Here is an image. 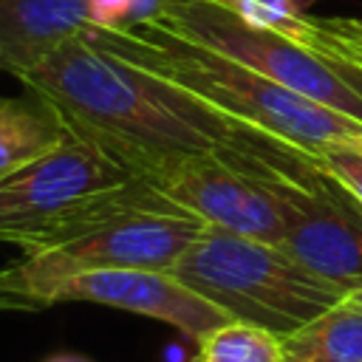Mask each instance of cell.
<instances>
[{
	"label": "cell",
	"mask_w": 362,
	"mask_h": 362,
	"mask_svg": "<svg viewBox=\"0 0 362 362\" xmlns=\"http://www.w3.org/2000/svg\"><path fill=\"white\" fill-rule=\"evenodd\" d=\"M17 79L51 102L74 133L147 184L195 156H221L246 173L294 170L314 158L85 37L68 40Z\"/></svg>",
	"instance_id": "cell-1"
},
{
	"label": "cell",
	"mask_w": 362,
	"mask_h": 362,
	"mask_svg": "<svg viewBox=\"0 0 362 362\" xmlns=\"http://www.w3.org/2000/svg\"><path fill=\"white\" fill-rule=\"evenodd\" d=\"M204 221L178 209L153 184L133 178L76 212L48 243L0 269V308H42L62 280L96 269L173 272Z\"/></svg>",
	"instance_id": "cell-2"
},
{
	"label": "cell",
	"mask_w": 362,
	"mask_h": 362,
	"mask_svg": "<svg viewBox=\"0 0 362 362\" xmlns=\"http://www.w3.org/2000/svg\"><path fill=\"white\" fill-rule=\"evenodd\" d=\"M79 37L314 156L339 141H362V122L300 96L243 62L192 42L150 17L116 28L88 25Z\"/></svg>",
	"instance_id": "cell-3"
},
{
	"label": "cell",
	"mask_w": 362,
	"mask_h": 362,
	"mask_svg": "<svg viewBox=\"0 0 362 362\" xmlns=\"http://www.w3.org/2000/svg\"><path fill=\"white\" fill-rule=\"evenodd\" d=\"M192 291L243 320L280 337L297 331L317 314L348 297L322 280L283 246L206 226L173 266Z\"/></svg>",
	"instance_id": "cell-4"
},
{
	"label": "cell",
	"mask_w": 362,
	"mask_h": 362,
	"mask_svg": "<svg viewBox=\"0 0 362 362\" xmlns=\"http://www.w3.org/2000/svg\"><path fill=\"white\" fill-rule=\"evenodd\" d=\"M150 20L362 122V59L345 45L339 31L337 48L314 45L274 28L252 25L221 0H158Z\"/></svg>",
	"instance_id": "cell-5"
},
{
	"label": "cell",
	"mask_w": 362,
	"mask_h": 362,
	"mask_svg": "<svg viewBox=\"0 0 362 362\" xmlns=\"http://www.w3.org/2000/svg\"><path fill=\"white\" fill-rule=\"evenodd\" d=\"M127 181L133 175L124 167L68 127L57 147L0 178V243L37 249L88 204Z\"/></svg>",
	"instance_id": "cell-6"
},
{
	"label": "cell",
	"mask_w": 362,
	"mask_h": 362,
	"mask_svg": "<svg viewBox=\"0 0 362 362\" xmlns=\"http://www.w3.org/2000/svg\"><path fill=\"white\" fill-rule=\"evenodd\" d=\"M277 198L280 246L322 280L362 286V201L311 158L291 173H260Z\"/></svg>",
	"instance_id": "cell-7"
},
{
	"label": "cell",
	"mask_w": 362,
	"mask_h": 362,
	"mask_svg": "<svg viewBox=\"0 0 362 362\" xmlns=\"http://www.w3.org/2000/svg\"><path fill=\"white\" fill-rule=\"evenodd\" d=\"M153 187L206 226L280 246L283 221L263 175L246 173L221 156H195L164 173Z\"/></svg>",
	"instance_id": "cell-8"
},
{
	"label": "cell",
	"mask_w": 362,
	"mask_h": 362,
	"mask_svg": "<svg viewBox=\"0 0 362 362\" xmlns=\"http://www.w3.org/2000/svg\"><path fill=\"white\" fill-rule=\"evenodd\" d=\"M57 303H96L122 308L130 314L153 317L161 322H170L189 339L206 337L212 328H221L232 317L212 305L206 297L192 291L181 277L161 269H96L82 272L59 286H54L45 300V305Z\"/></svg>",
	"instance_id": "cell-9"
},
{
	"label": "cell",
	"mask_w": 362,
	"mask_h": 362,
	"mask_svg": "<svg viewBox=\"0 0 362 362\" xmlns=\"http://www.w3.org/2000/svg\"><path fill=\"white\" fill-rule=\"evenodd\" d=\"M88 25L90 0H0V71L23 76Z\"/></svg>",
	"instance_id": "cell-10"
},
{
	"label": "cell",
	"mask_w": 362,
	"mask_h": 362,
	"mask_svg": "<svg viewBox=\"0 0 362 362\" xmlns=\"http://www.w3.org/2000/svg\"><path fill=\"white\" fill-rule=\"evenodd\" d=\"M65 133V119L42 96L0 99V178L57 147Z\"/></svg>",
	"instance_id": "cell-11"
},
{
	"label": "cell",
	"mask_w": 362,
	"mask_h": 362,
	"mask_svg": "<svg viewBox=\"0 0 362 362\" xmlns=\"http://www.w3.org/2000/svg\"><path fill=\"white\" fill-rule=\"evenodd\" d=\"M283 362H362V308L342 300L286 334Z\"/></svg>",
	"instance_id": "cell-12"
},
{
	"label": "cell",
	"mask_w": 362,
	"mask_h": 362,
	"mask_svg": "<svg viewBox=\"0 0 362 362\" xmlns=\"http://www.w3.org/2000/svg\"><path fill=\"white\" fill-rule=\"evenodd\" d=\"M195 362H283V337L243 320H229L198 339Z\"/></svg>",
	"instance_id": "cell-13"
},
{
	"label": "cell",
	"mask_w": 362,
	"mask_h": 362,
	"mask_svg": "<svg viewBox=\"0 0 362 362\" xmlns=\"http://www.w3.org/2000/svg\"><path fill=\"white\" fill-rule=\"evenodd\" d=\"M317 161L362 201V141H339L322 147L317 153Z\"/></svg>",
	"instance_id": "cell-14"
},
{
	"label": "cell",
	"mask_w": 362,
	"mask_h": 362,
	"mask_svg": "<svg viewBox=\"0 0 362 362\" xmlns=\"http://www.w3.org/2000/svg\"><path fill=\"white\" fill-rule=\"evenodd\" d=\"M331 20H334V25H337V31L342 34V40H345V45H348V48H351V51H354V54H356V57L362 59V42H359L356 37H351V34H348V31H345V28L339 25V20H337V17H331Z\"/></svg>",
	"instance_id": "cell-15"
},
{
	"label": "cell",
	"mask_w": 362,
	"mask_h": 362,
	"mask_svg": "<svg viewBox=\"0 0 362 362\" xmlns=\"http://www.w3.org/2000/svg\"><path fill=\"white\" fill-rule=\"evenodd\" d=\"M339 23H342V28L348 31V34H354L359 42H362V20H356V17H337Z\"/></svg>",
	"instance_id": "cell-16"
},
{
	"label": "cell",
	"mask_w": 362,
	"mask_h": 362,
	"mask_svg": "<svg viewBox=\"0 0 362 362\" xmlns=\"http://www.w3.org/2000/svg\"><path fill=\"white\" fill-rule=\"evenodd\" d=\"M45 362H90V359H85V356H79V354H54V356H48Z\"/></svg>",
	"instance_id": "cell-17"
},
{
	"label": "cell",
	"mask_w": 362,
	"mask_h": 362,
	"mask_svg": "<svg viewBox=\"0 0 362 362\" xmlns=\"http://www.w3.org/2000/svg\"><path fill=\"white\" fill-rule=\"evenodd\" d=\"M351 305H356V308H362V286L359 288H354V291H348V297H345Z\"/></svg>",
	"instance_id": "cell-18"
},
{
	"label": "cell",
	"mask_w": 362,
	"mask_h": 362,
	"mask_svg": "<svg viewBox=\"0 0 362 362\" xmlns=\"http://www.w3.org/2000/svg\"><path fill=\"white\" fill-rule=\"evenodd\" d=\"M339 25H342V23H339ZM351 37H354V34H351Z\"/></svg>",
	"instance_id": "cell-19"
}]
</instances>
